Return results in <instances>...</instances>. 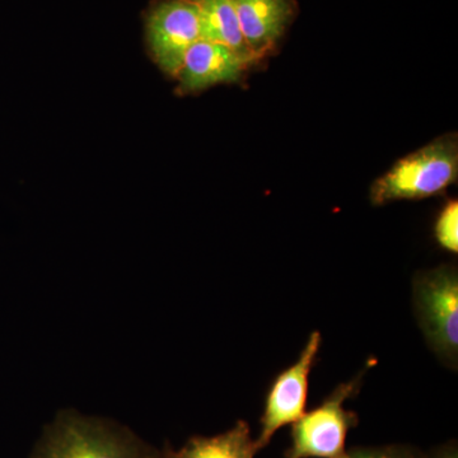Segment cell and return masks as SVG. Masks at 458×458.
Instances as JSON below:
<instances>
[{
  "label": "cell",
  "mask_w": 458,
  "mask_h": 458,
  "mask_svg": "<svg viewBox=\"0 0 458 458\" xmlns=\"http://www.w3.org/2000/svg\"><path fill=\"white\" fill-rule=\"evenodd\" d=\"M174 458H255L259 454L251 429L245 420H238L227 432L213 437H191Z\"/></svg>",
  "instance_id": "30bf717a"
},
{
  "label": "cell",
  "mask_w": 458,
  "mask_h": 458,
  "mask_svg": "<svg viewBox=\"0 0 458 458\" xmlns=\"http://www.w3.org/2000/svg\"><path fill=\"white\" fill-rule=\"evenodd\" d=\"M198 11L201 40L225 45L254 64L256 59L247 47L232 0H190Z\"/></svg>",
  "instance_id": "9c48e42d"
},
{
  "label": "cell",
  "mask_w": 458,
  "mask_h": 458,
  "mask_svg": "<svg viewBox=\"0 0 458 458\" xmlns=\"http://www.w3.org/2000/svg\"><path fill=\"white\" fill-rule=\"evenodd\" d=\"M361 377L337 386L324 403L292 424V445L285 458H339L346 452L348 433L357 427L358 415L344 403L358 393Z\"/></svg>",
  "instance_id": "277c9868"
},
{
  "label": "cell",
  "mask_w": 458,
  "mask_h": 458,
  "mask_svg": "<svg viewBox=\"0 0 458 458\" xmlns=\"http://www.w3.org/2000/svg\"><path fill=\"white\" fill-rule=\"evenodd\" d=\"M172 448L171 447H165L164 450L161 452V457L159 458H174V454H172Z\"/></svg>",
  "instance_id": "5bb4252c"
},
{
  "label": "cell",
  "mask_w": 458,
  "mask_h": 458,
  "mask_svg": "<svg viewBox=\"0 0 458 458\" xmlns=\"http://www.w3.org/2000/svg\"><path fill=\"white\" fill-rule=\"evenodd\" d=\"M251 64L233 50L207 40L190 47L176 80L182 93H197L223 83L241 81Z\"/></svg>",
  "instance_id": "52a82bcc"
},
{
  "label": "cell",
  "mask_w": 458,
  "mask_h": 458,
  "mask_svg": "<svg viewBox=\"0 0 458 458\" xmlns=\"http://www.w3.org/2000/svg\"><path fill=\"white\" fill-rule=\"evenodd\" d=\"M146 35L156 64L176 78L190 47L201 40L197 8L190 0L159 3L148 13Z\"/></svg>",
  "instance_id": "8992f818"
},
{
  "label": "cell",
  "mask_w": 458,
  "mask_h": 458,
  "mask_svg": "<svg viewBox=\"0 0 458 458\" xmlns=\"http://www.w3.org/2000/svg\"><path fill=\"white\" fill-rule=\"evenodd\" d=\"M434 234L443 249L457 254L458 252V203L451 200L439 213L437 218Z\"/></svg>",
  "instance_id": "8fae6325"
},
{
  "label": "cell",
  "mask_w": 458,
  "mask_h": 458,
  "mask_svg": "<svg viewBox=\"0 0 458 458\" xmlns=\"http://www.w3.org/2000/svg\"><path fill=\"white\" fill-rule=\"evenodd\" d=\"M420 457H421V454H419L417 458H420Z\"/></svg>",
  "instance_id": "9a60e30c"
},
{
  "label": "cell",
  "mask_w": 458,
  "mask_h": 458,
  "mask_svg": "<svg viewBox=\"0 0 458 458\" xmlns=\"http://www.w3.org/2000/svg\"><path fill=\"white\" fill-rule=\"evenodd\" d=\"M161 452L126 427L65 410L45 428L30 458H159Z\"/></svg>",
  "instance_id": "6da1fadb"
},
{
  "label": "cell",
  "mask_w": 458,
  "mask_h": 458,
  "mask_svg": "<svg viewBox=\"0 0 458 458\" xmlns=\"http://www.w3.org/2000/svg\"><path fill=\"white\" fill-rule=\"evenodd\" d=\"M232 4L256 62L269 55L294 14L293 0H232Z\"/></svg>",
  "instance_id": "ba28073f"
},
{
  "label": "cell",
  "mask_w": 458,
  "mask_h": 458,
  "mask_svg": "<svg viewBox=\"0 0 458 458\" xmlns=\"http://www.w3.org/2000/svg\"><path fill=\"white\" fill-rule=\"evenodd\" d=\"M321 344V334L313 331L297 361L274 379L265 400L260 434L255 439L259 452L269 445L279 429L295 423L306 412L310 375Z\"/></svg>",
  "instance_id": "5b68a950"
},
{
  "label": "cell",
  "mask_w": 458,
  "mask_h": 458,
  "mask_svg": "<svg viewBox=\"0 0 458 458\" xmlns=\"http://www.w3.org/2000/svg\"><path fill=\"white\" fill-rule=\"evenodd\" d=\"M420 458H458L457 443L451 441L434 448L428 454H421Z\"/></svg>",
  "instance_id": "4fadbf2b"
},
{
  "label": "cell",
  "mask_w": 458,
  "mask_h": 458,
  "mask_svg": "<svg viewBox=\"0 0 458 458\" xmlns=\"http://www.w3.org/2000/svg\"><path fill=\"white\" fill-rule=\"evenodd\" d=\"M458 177L457 134H447L399 159L370 186V203L419 200L442 194Z\"/></svg>",
  "instance_id": "7a4b0ae2"
},
{
  "label": "cell",
  "mask_w": 458,
  "mask_h": 458,
  "mask_svg": "<svg viewBox=\"0 0 458 458\" xmlns=\"http://www.w3.org/2000/svg\"><path fill=\"white\" fill-rule=\"evenodd\" d=\"M418 452L403 445H382V447H360L346 451L339 458H417Z\"/></svg>",
  "instance_id": "7c38bea8"
},
{
  "label": "cell",
  "mask_w": 458,
  "mask_h": 458,
  "mask_svg": "<svg viewBox=\"0 0 458 458\" xmlns=\"http://www.w3.org/2000/svg\"><path fill=\"white\" fill-rule=\"evenodd\" d=\"M412 300L427 343L437 357L456 369L458 360V273L441 265L414 278Z\"/></svg>",
  "instance_id": "3957f363"
}]
</instances>
